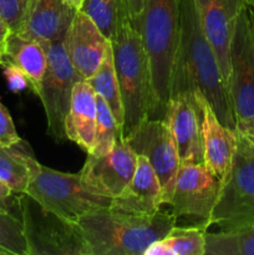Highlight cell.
<instances>
[{
	"instance_id": "cell-35",
	"label": "cell",
	"mask_w": 254,
	"mask_h": 255,
	"mask_svg": "<svg viewBox=\"0 0 254 255\" xmlns=\"http://www.w3.org/2000/svg\"><path fill=\"white\" fill-rule=\"evenodd\" d=\"M242 134H243V136H246L247 138H248L249 141L252 142V144H253V146H254V125H253V126H252V128L249 129L248 133H246V134L242 133Z\"/></svg>"
},
{
	"instance_id": "cell-23",
	"label": "cell",
	"mask_w": 254,
	"mask_h": 255,
	"mask_svg": "<svg viewBox=\"0 0 254 255\" xmlns=\"http://www.w3.org/2000/svg\"><path fill=\"white\" fill-rule=\"evenodd\" d=\"M86 81L92 87L95 94L106 101L110 110L114 114L115 119H116L117 124L121 126L122 131H124V104H122L121 91H120L116 70H115L111 41H110V45L107 47V51L105 54L104 60H102L101 65L99 66L97 71L89 80H86Z\"/></svg>"
},
{
	"instance_id": "cell-3",
	"label": "cell",
	"mask_w": 254,
	"mask_h": 255,
	"mask_svg": "<svg viewBox=\"0 0 254 255\" xmlns=\"http://www.w3.org/2000/svg\"><path fill=\"white\" fill-rule=\"evenodd\" d=\"M176 221L172 212L161 209L154 214H134L109 207L86 214L77 223L91 255H143Z\"/></svg>"
},
{
	"instance_id": "cell-31",
	"label": "cell",
	"mask_w": 254,
	"mask_h": 255,
	"mask_svg": "<svg viewBox=\"0 0 254 255\" xmlns=\"http://www.w3.org/2000/svg\"><path fill=\"white\" fill-rule=\"evenodd\" d=\"M0 209L20 218L19 194L14 193L1 181H0Z\"/></svg>"
},
{
	"instance_id": "cell-25",
	"label": "cell",
	"mask_w": 254,
	"mask_h": 255,
	"mask_svg": "<svg viewBox=\"0 0 254 255\" xmlns=\"http://www.w3.org/2000/svg\"><path fill=\"white\" fill-rule=\"evenodd\" d=\"M81 11L91 17L110 41L116 36L122 22L129 19L125 0H85Z\"/></svg>"
},
{
	"instance_id": "cell-21",
	"label": "cell",
	"mask_w": 254,
	"mask_h": 255,
	"mask_svg": "<svg viewBox=\"0 0 254 255\" xmlns=\"http://www.w3.org/2000/svg\"><path fill=\"white\" fill-rule=\"evenodd\" d=\"M40 163L25 139L9 147L0 146V181L14 193H25Z\"/></svg>"
},
{
	"instance_id": "cell-34",
	"label": "cell",
	"mask_w": 254,
	"mask_h": 255,
	"mask_svg": "<svg viewBox=\"0 0 254 255\" xmlns=\"http://www.w3.org/2000/svg\"><path fill=\"white\" fill-rule=\"evenodd\" d=\"M67 5H69L71 9H74L75 11H80L84 6V2L85 0H64Z\"/></svg>"
},
{
	"instance_id": "cell-33",
	"label": "cell",
	"mask_w": 254,
	"mask_h": 255,
	"mask_svg": "<svg viewBox=\"0 0 254 255\" xmlns=\"http://www.w3.org/2000/svg\"><path fill=\"white\" fill-rule=\"evenodd\" d=\"M10 34H11V30L7 26L6 22L2 20V17L0 16V57L2 56L5 51V46H6L7 39H9Z\"/></svg>"
},
{
	"instance_id": "cell-16",
	"label": "cell",
	"mask_w": 254,
	"mask_h": 255,
	"mask_svg": "<svg viewBox=\"0 0 254 255\" xmlns=\"http://www.w3.org/2000/svg\"><path fill=\"white\" fill-rule=\"evenodd\" d=\"M202 111L204 166L221 182L228 176L237 151V129L219 121L216 112L201 92H197Z\"/></svg>"
},
{
	"instance_id": "cell-7",
	"label": "cell",
	"mask_w": 254,
	"mask_h": 255,
	"mask_svg": "<svg viewBox=\"0 0 254 255\" xmlns=\"http://www.w3.org/2000/svg\"><path fill=\"white\" fill-rule=\"evenodd\" d=\"M25 193L54 213L79 222L82 217L111 207L112 198L95 193L80 173H66L40 166Z\"/></svg>"
},
{
	"instance_id": "cell-18",
	"label": "cell",
	"mask_w": 254,
	"mask_h": 255,
	"mask_svg": "<svg viewBox=\"0 0 254 255\" xmlns=\"http://www.w3.org/2000/svg\"><path fill=\"white\" fill-rule=\"evenodd\" d=\"M75 10L64 0H32L25 21L16 34L49 45L64 39Z\"/></svg>"
},
{
	"instance_id": "cell-13",
	"label": "cell",
	"mask_w": 254,
	"mask_h": 255,
	"mask_svg": "<svg viewBox=\"0 0 254 255\" xmlns=\"http://www.w3.org/2000/svg\"><path fill=\"white\" fill-rule=\"evenodd\" d=\"M136 164V152L124 137L104 156L87 154L79 173L91 191L114 199L129 183Z\"/></svg>"
},
{
	"instance_id": "cell-19",
	"label": "cell",
	"mask_w": 254,
	"mask_h": 255,
	"mask_svg": "<svg viewBox=\"0 0 254 255\" xmlns=\"http://www.w3.org/2000/svg\"><path fill=\"white\" fill-rule=\"evenodd\" d=\"M96 117V94L86 80H80L72 90L65 132L66 138L76 143L87 154L94 147Z\"/></svg>"
},
{
	"instance_id": "cell-1",
	"label": "cell",
	"mask_w": 254,
	"mask_h": 255,
	"mask_svg": "<svg viewBox=\"0 0 254 255\" xmlns=\"http://www.w3.org/2000/svg\"><path fill=\"white\" fill-rule=\"evenodd\" d=\"M182 91L201 92L219 121L236 129L228 87L193 0H181V32L171 96Z\"/></svg>"
},
{
	"instance_id": "cell-24",
	"label": "cell",
	"mask_w": 254,
	"mask_h": 255,
	"mask_svg": "<svg viewBox=\"0 0 254 255\" xmlns=\"http://www.w3.org/2000/svg\"><path fill=\"white\" fill-rule=\"evenodd\" d=\"M206 255H254V224L217 233L206 232Z\"/></svg>"
},
{
	"instance_id": "cell-12",
	"label": "cell",
	"mask_w": 254,
	"mask_h": 255,
	"mask_svg": "<svg viewBox=\"0 0 254 255\" xmlns=\"http://www.w3.org/2000/svg\"><path fill=\"white\" fill-rule=\"evenodd\" d=\"M197 92L182 91L172 95L163 119L176 142L181 166L204 164L202 111Z\"/></svg>"
},
{
	"instance_id": "cell-11",
	"label": "cell",
	"mask_w": 254,
	"mask_h": 255,
	"mask_svg": "<svg viewBox=\"0 0 254 255\" xmlns=\"http://www.w3.org/2000/svg\"><path fill=\"white\" fill-rule=\"evenodd\" d=\"M126 139L137 156L141 154L148 159L161 182L164 204L168 206L181 167V159L166 121L147 117Z\"/></svg>"
},
{
	"instance_id": "cell-28",
	"label": "cell",
	"mask_w": 254,
	"mask_h": 255,
	"mask_svg": "<svg viewBox=\"0 0 254 255\" xmlns=\"http://www.w3.org/2000/svg\"><path fill=\"white\" fill-rule=\"evenodd\" d=\"M32 0H0V16L11 32H19Z\"/></svg>"
},
{
	"instance_id": "cell-27",
	"label": "cell",
	"mask_w": 254,
	"mask_h": 255,
	"mask_svg": "<svg viewBox=\"0 0 254 255\" xmlns=\"http://www.w3.org/2000/svg\"><path fill=\"white\" fill-rule=\"evenodd\" d=\"M0 255H29L22 222L0 209Z\"/></svg>"
},
{
	"instance_id": "cell-6",
	"label": "cell",
	"mask_w": 254,
	"mask_h": 255,
	"mask_svg": "<svg viewBox=\"0 0 254 255\" xmlns=\"http://www.w3.org/2000/svg\"><path fill=\"white\" fill-rule=\"evenodd\" d=\"M29 255H91L77 222L64 218L27 196L19 194Z\"/></svg>"
},
{
	"instance_id": "cell-14",
	"label": "cell",
	"mask_w": 254,
	"mask_h": 255,
	"mask_svg": "<svg viewBox=\"0 0 254 255\" xmlns=\"http://www.w3.org/2000/svg\"><path fill=\"white\" fill-rule=\"evenodd\" d=\"M207 39L211 42L227 87L229 79V50L239 11L246 0H193Z\"/></svg>"
},
{
	"instance_id": "cell-4",
	"label": "cell",
	"mask_w": 254,
	"mask_h": 255,
	"mask_svg": "<svg viewBox=\"0 0 254 255\" xmlns=\"http://www.w3.org/2000/svg\"><path fill=\"white\" fill-rule=\"evenodd\" d=\"M114 65L124 104V137L133 133L151 107V74L141 32L129 19L111 40Z\"/></svg>"
},
{
	"instance_id": "cell-10",
	"label": "cell",
	"mask_w": 254,
	"mask_h": 255,
	"mask_svg": "<svg viewBox=\"0 0 254 255\" xmlns=\"http://www.w3.org/2000/svg\"><path fill=\"white\" fill-rule=\"evenodd\" d=\"M221 187L222 182L204 164H182L168 203L171 212L176 218L198 222L207 231Z\"/></svg>"
},
{
	"instance_id": "cell-20",
	"label": "cell",
	"mask_w": 254,
	"mask_h": 255,
	"mask_svg": "<svg viewBox=\"0 0 254 255\" xmlns=\"http://www.w3.org/2000/svg\"><path fill=\"white\" fill-rule=\"evenodd\" d=\"M2 64H12L19 67L29 80L30 90L37 96L47 65L46 47L44 45L11 32L4 54L0 57V66Z\"/></svg>"
},
{
	"instance_id": "cell-8",
	"label": "cell",
	"mask_w": 254,
	"mask_h": 255,
	"mask_svg": "<svg viewBox=\"0 0 254 255\" xmlns=\"http://www.w3.org/2000/svg\"><path fill=\"white\" fill-rule=\"evenodd\" d=\"M228 92L236 129L248 133L254 125V25L248 4L239 11L232 36Z\"/></svg>"
},
{
	"instance_id": "cell-36",
	"label": "cell",
	"mask_w": 254,
	"mask_h": 255,
	"mask_svg": "<svg viewBox=\"0 0 254 255\" xmlns=\"http://www.w3.org/2000/svg\"><path fill=\"white\" fill-rule=\"evenodd\" d=\"M249 7H251V14H252V20H253V25H254V6H252V5H249Z\"/></svg>"
},
{
	"instance_id": "cell-15",
	"label": "cell",
	"mask_w": 254,
	"mask_h": 255,
	"mask_svg": "<svg viewBox=\"0 0 254 255\" xmlns=\"http://www.w3.org/2000/svg\"><path fill=\"white\" fill-rule=\"evenodd\" d=\"M110 40L84 11H76L64 36L70 61L82 80H89L104 60Z\"/></svg>"
},
{
	"instance_id": "cell-26",
	"label": "cell",
	"mask_w": 254,
	"mask_h": 255,
	"mask_svg": "<svg viewBox=\"0 0 254 255\" xmlns=\"http://www.w3.org/2000/svg\"><path fill=\"white\" fill-rule=\"evenodd\" d=\"M97 117L96 129H95V141L92 151L89 154L92 156H104L112 151L116 142L124 138V131L117 124L114 114L104 99L96 95Z\"/></svg>"
},
{
	"instance_id": "cell-5",
	"label": "cell",
	"mask_w": 254,
	"mask_h": 255,
	"mask_svg": "<svg viewBox=\"0 0 254 255\" xmlns=\"http://www.w3.org/2000/svg\"><path fill=\"white\" fill-rule=\"evenodd\" d=\"M254 224V146L237 131V151L209 218L208 228L232 231Z\"/></svg>"
},
{
	"instance_id": "cell-32",
	"label": "cell",
	"mask_w": 254,
	"mask_h": 255,
	"mask_svg": "<svg viewBox=\"0 0 254 255\" xmlns=\"http://www.w3.org/2000/svg\"><path fill=\"white\" fill-rule=\"evenodd\" d=\"M127 6V12H128L129 20L136 25L137 20L141 16L144 7V1L146 0H125Z\"/></svg>"
},
{
	"instance_id": "cell-22",
	"label": "cell",
	"mask_w": 254,
	"mask_h": 255,
	"mask_svg": "<svg viewBox=\"0 0 254 255\" xmlns=\"http://www.w3.org/2000/svg\"><path fill=\"white\" fill-rule=\"evenodd\" d=\"M206 229L199 226L172 227L143 255H206Z\"/></svg>"
},
{
	"instance_id": "cell-30",
	"label": "cell",
	"mask_w": 254,
	"mask_h": 255,
	"mask_svg": "<svg viewBox=\"0 0 254 255\" xmlns=\"http://www.w3.org/2000/svg\"><path fill=\"white\" fill-rule=\"evenodd\" d=\"M1 67L10 91L17 94V92H21L22 90L27 89V87L30 89V84L26 75L19 67L12 64H2Z\"/></svg>"
},
{
	"instance_id": "cell-2",
	"label": "cell",
	"mask_w": 254,
	"mask_h": 255,
	"mask_svg": "<svg viewBox=\"0 0 254 255\" xmlns=\"http://www.w3.org/2000/svg\"><path fill=\"white\" fill-rule=\"evenodd\" d=\"M151 74L148 117L164 119L171 97L181 32V0H146L136 22Z\"/></svg>"
},
{
	"instance_id": "cell-9",
	"label": "cell",
	"mask_w": 254,
	"mask_h": 255,
	"mask_svg": "<svg viewBox=\"0 0 254 255\" xmlns=\"http://www.w3.org/2000/svg\"><path fill=\"white\" fill-rule=\"evenodd\" d=\"M44 46L46 47L47 65L37 97L41 100L46 116L47 134L55 142H62L67 139L65 122L71 104L72 90L82 79L67 56L64 39Z\"/></svg>"
},
{
	"instance_id": "cell-37",
	"label": "cell",
	"mask_w": 254,
	"mask_h": 255,
	"mask_svg": "<svg viewBox=\"0 0 254 255\" xmlns=\"http://www.w3.org/2000/svg\"><path fill=\"white\" fill-rule=\"evenodd\" d=\"M247 2H248V5H252V6H254V0H246Z\"/></svg>"
},
{
	"instance_id": "cell-29",
	"label": "cell",
	"mask_w": 254,
	"mask_h": 255,
	"mask_svg": "<svg viewBox=\"0 0 254 255\" xmlns=\"http://www.w3.org/2000/svg\"><path fill=\"white\" fill-rule=\"evenodd\" d=\"M21 137L17 134L11 115L0 101V146L9 147L17 143Z\"/></svg>"
},
{
	"instance_id": "cell-17",
	"label": "cell",
	"mask_w": 254,
	"mask_h": 255,
	"mask_svg": "<svg viewBox=\"0 0 254 255\" xmlns=\"http://www.w3.org/2000/svg\"><path fill=\"white\" fill-rule=\"evenodd\" d=\"M163 204L161 182L148 159L138 154L131 181L112 199L111 208L127 213L154 214Z\"/></svg>"
}]
</instances>
